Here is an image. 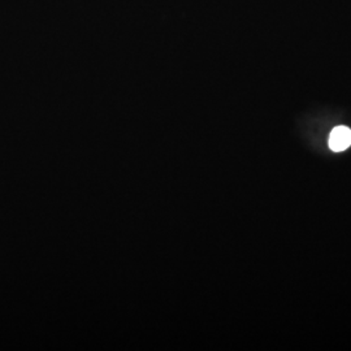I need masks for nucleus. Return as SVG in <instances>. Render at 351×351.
I'll use <instances>...</instances> for the list:
<instances>
[{
  "label": "nucleus",
  "instance_id": "obj_1",
  "mask_svg": "<svg viewBox=\"0 0 351 351\" xmlns=\"http://www.w3.org/2000/svg\"><path fill=\"white\" fill-rule=\"evenodd\" d=\"M351 146V130L348 126H337L329 136V147L336 152L346 150Z\"/></svg>",
  "mask_w": 351,
  "mask_h": 351
}]
</instances>
